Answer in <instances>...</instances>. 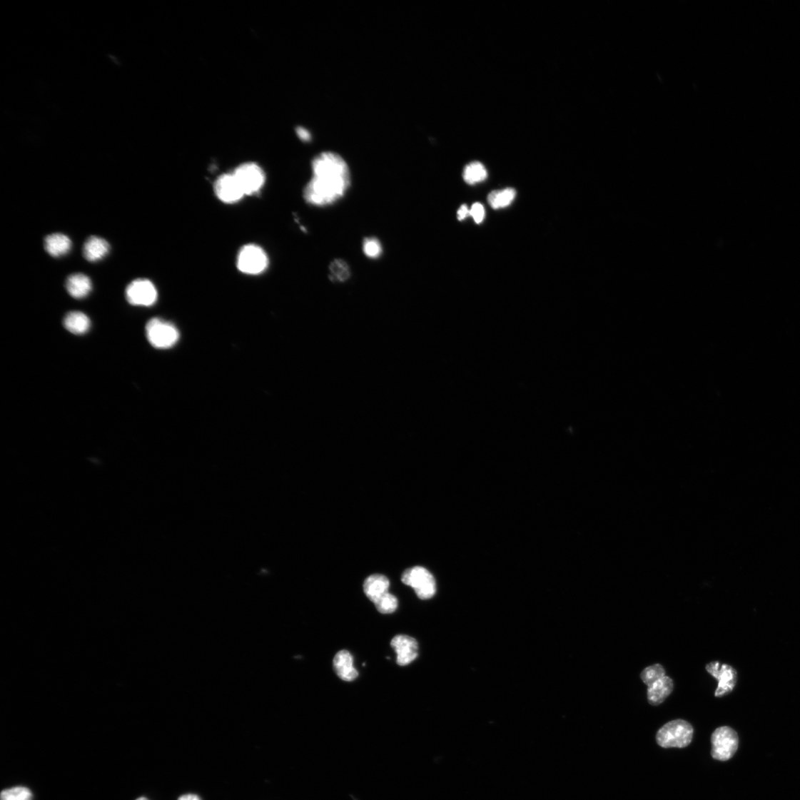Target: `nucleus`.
Here are the masks:
<instances>
[{
	"instance_id": "obj_1",
	"label": "nucleus",
	"mask_w": 800,
	"mask_h": 800,
	"mask_svg": "<svg viewBox=\"0 0 800 800\" xmlns=\"http://www.w3.org/2000/svg\"><path fill=\"white\" fill-rule=\"evenodd\" d=\"M312 178L303 191L310 205L325 207L338 202L350 186V172L341 156L333 151L320 153L312 161Z\"/></svg>"
},
{
	"instance_id": "obj_2",
	"label": "nucleus",
	"mask_w": 800,
	"mask_h": 800,
	"mask_svg": "<svg viewBox=\"0 0 800 800\" xmlns=\"http://www.w3.org/2000/svg\"><path fill=\"white\" fill-rule=\"evenodd\" d=\"M694 729L688 721L676 719L663 726L657 734V744L665 749L686 748L693 739Z\"/></svg>"
},
{
	"instance_id": "obj_3",
	"label": "nucleus",
	"mask_w": 800,
	"mask_h": 800,
	"mask_svg": "<svg viewBox=\"0 0 800 800\" xmlns=\"http://www.w3.org/2000/svg\"><path fill=\"white\" fill-rule=\"evenodd\" d=\"M148 340L156 348L173 347L180 338L179 330L171 323L160 318L149 320L146 327Z\"/></svg>"
},
{
	"instance_id": "obj_4",
	"label": "nucleus",
	"mask_w": 800,
	"mask_h": 800,
	"mask_svg": "<svg viewBox=\"0 0 800 800\" xmlns=\"http://www.w3.org/2000/svg\"><path fill=\"white\" fill-rule=\"evenodd\" d=\"M402 582L412 587L421 599H431L437 592L434 576L423 567H416L407 569L402 576Z\"/></svg>"
},
{
	"instance_id": "obj_5",
	"label": "nucleus",
	"mask_w": 800,
	"mask_h": 800,
	"mask_svg": "<svg viewBox=\"0 0 800 800\" xmlns=\"http://www.w3.org/2000/svg\"><path fill=\"white\" fill-rule=\"evenodd\" d=\"M712 755L714 759L727 761L737 751L739 738L736 732L730 727L717 729L712 735Z\"/></svg>"
},
{
	"instance_id": "obj_6",
	"label": "nucleus",
	"mask_w": 800,
	"mask_h": 800,
	"mask_svg": "<svg viewBox=\"0 0 800 800\" xmlns=\"http://www.w3.org/2000/svg\"><path fill=\"white\" fill-rule=\"evenodd\" d=\"M268 264L266 253L258 245H245L238 253V268L244 274L260 275L265 270Z\"/></svg>"
},
{
	"instance_id": "obj_7",
	"label": "nucleus",
	"mask_w": 800,
	"mask_h": 800,
	"mask_svg": "<svg viewBox=\"0 0 800 800\" xmlns=\"http://www.w3.org/2000/svg\"><path fill=\"white\" fill-rule=\"evenodd\" d=\"M245 195L259 192L265 182V175L262 168L255 163H245L233 172Z\"/></svg>"
},
{
	"instance_id": "obj_8",
	"label": "nucleus",
	"mask_w": 800,
	"mask_h": 800,
	"mask_svg": "<svg viewBox=\"0 0 800 800\" xmlns=\"http://www.w3.org/2000/svg\"><path fill=\"white\" fill-rule=\"evenodd\" d=\"M128 302L136 306H151L157 302V288L148 280L138 279L131 282L126 290Z\"/></svg>"
},
{
	"instance_id": "obj_9",
	"label": "nucleus",
	"mask_w": 800,
	"mask_h": 800,
	"mask_svg": "<svg viewBox=\"0 0 800 800\" xmlns=\"http://www.w3.org/2000/svg\"><path fill=\"white\" fill-rule=\"evenodd\" d=\"M707 671L719 682L715 697H721L733 691L736 686V672L731 666L712 662L707 666Z\"/></svg>"
},
{
	"instance_id": "obj_10",
	"label": "nucleus",
	"mask_w": 800,
	"mask_h": 800,
	"mask_svg": "<svg viewBox=\"0 0 800 800\" xmlns=\"http://www.w3.org/2000/svg\"><path fill=\"white\" fill-rule=\"evenodd\" d=\"M213 188L219 200L226 203H237L245 196L240 185L233 173L221 176L214 183Z\"/></svg>"
},
{
	"instance_id": "obj_11",
	"label": "nucleus",
	"mask_w": 800,
	"mask_h": 800,
	"mask_svg": "<svg viewBox=\"0 0 800 800\" xmlns=\"http://www.w3.org/2000/svg\"><path fill=\"white\" fill-rule=\"evenodd\" d=\"M391 646L398 655L397 662L400 667L409 665L418 656V643L413 637L398 635L393 639Z\"/></svg>"
},
{
	"instance_id": "obj_12",
	"label": "nucleus",
	"mask_w": 800,
	"mask_h": 800,
	"mask_svg": "<svg viewBox=\"0 0 800 800\" xmlns=\"http://www.w3.org/2000/svg\"><path fill=\"white\" fill-rule=\"evenodd\" d=\"M333 667L337 675L344 681H354L359 676L358 672L354 667V658L346 650H342L335 655Z\"/></svg>"
},
{
	"instance_id": "obj_13",
	"label": "nucleus",
	"mask_w": 800,
	"mask_h": 800,
	"mask_svg": "<svg viewBox=\"0 0 800 800\" xmlns=\"http://www.w3.org/2000/svg\"><path fill=\"white\" fill-rule=\"evenodd\" d=\"M674 682L667 676L662 677L648 687V700L651 705L659 706L672 694Z\"/></svg>"
},
{
	"instance_id": "obj_14",
	"label": "nucleus",
	"mask_w": 800,
	"mask_h": 800,
	"mask_svg": "<svg viewBox=\"0 0 800 800\" xmlns=\"http://www.w3.org/2000/svg\"><path fill=\"white\" fill-rule=\"evenodd\" d=\"M390 582L382 574H374L368 577L363 584V590L366 597L373 602L378 601L381 597L388 592Z\"/></svg>"
},
{
	"instance_id": "obj_15",
	"label": "nucleus",
	"mask_w": 800,
	"mask_h": 800,
	"mask_svg": "<svg viewBox=\"0 0 800 800\" xmlns=\"http://www.w3.org/2000/svg\"><path fill=\"white\" fill-rule=\"evenodd\" d=\"M110 250L108 243L99 237H91L84 244L83 255L90 262H97L103 260Z\"/></svg>"
},
{
	"instance_id": "obj_16",
	"label": "nucleus",
	"mask_w": 800,
	"mask_h": 800,
	"mask_svg": "<svg viewBox=\"0 0 800 800\" xmlns=\"http://www.w3.org/2000/svg\"><path fill=\"white\" fill-rule=\"evenodd\" d=\"M69 295L76 299L87 297L91 290L92 283L88 277L83 274H74L69 276L66 283Z\"/></svg>"
},
{
	"instance_id": "obj_17",
	"label": "nucleus",
	"mask_w": 800,
	"mask_h": 800,
	"mask_svg": "<svg viewBox=\"0 0 800 800\" xmlns=\"http://www.w3.org/2000/svg\"><path fill=\"white\" fill-rule=\"evenodd\" d=\"M45 248L51 257H61L70 251L71 241L63 233H53L46 238Z\"/></svg>"
},
{
	"instance_id": "obj_18",
	"label": "nucleus",
	"mask_w": 800,
	"mask_h": 800,
	"mask_svg": "<svg viewBox=\"0 0 800 800\" xmlns=\"http://www.w3.org/2000/svg\"><path fill=\"white\" fill-rule=\"evenodd\" d=\"M64 324L71 333L77 335L86 333L91 325L89 318L80 311L70 312L66 316Z\"/></svg>"
},
{
	"instance_id": "obj_19",
	"label": "nucleus",
	"mask_w": 800,
	"mask_h": 800,
	"mask_svg": "<svg viewBox=\"0 0 800 800\" xmlns=\"http://www.w3.org/2000/svg\"><path fill=\"white\" fill-rule=\"evenodd\" d=\"M516 193L514 188L494 191L487 196V202L495 209L503 208L514 201Z\"/></svg>"
},
{
	"instance_id": "obj_20",
	"label": "nucleus",
	"mask_w": 800,
	"mask_h": 800,
	"mask_svg": "<svg viewBox=\"0 0 800 800\" xmlns=\"http://www.w3.org/2000/svg\"><path fill=\"white\" fill-rule=\"evenodd\" d=\"M487 175L485 166L479 162H474L465 168L463 179L467 184L475 185L484 181L487 178Z\"/></svg>"
},
{
	"instance_id": "obj_21",
	"label": "nucleus",
	"mask_w": 800,
	"mask_h": 800,
	"mask_svg": "<svg viewBox=\"0 0 800 800\" xmlns=\"http://www.w3.org/2000/svg\"><path fill=\"white\" fill-rule=\"evenodd\" d=\"M350 269L348 263L343 260H335L329 266V278L331 281L343 283L349 279Z\"/></svg>"
},
{
	"instance_id": "obj_22",
	"label": "nucleus",
	"mask_w": 800,
	"mask_h": 800,
	"mask_svg": "<svg viewBox=\"0 0 800 800\" xmlns=\"http://www.w3.org/2000/svg\"><path fill=\"white\" fill-rule=\"evenodd\" d=\"M378 611L383 614L394 613L398 607V598L389 592L381 597L375 603Z\"/></svg>"
},
{
	"instance_id": "obj_23",
	"label": "nucleus",
	"mask_w": 800,
	"mask_h": 800,
	"mask_svg": "<svg viewBox=\"0 0 800 800\" xmlns=\"http://www.w3.org/2000/svg\"><path fill=\"white\" fill-rule=\"evenodd\" d=\"M666 676V671L659 664H655L647 667L644 669L640 674V677L644 684L649 687L654 684L658 679Z\"/></svg>"
},
{
	"instance_id": "obj_24",
	"label": "nucleus",
	"mask_w": 800,
	"mask_h": 800,
	"mask_svg": "<svg viewBox=\"0 0 800 800\" xmlns=\"http://www.w3.org/2000/svg\"><path fill=\"white\" fill-rule=\"evenodd\" d=\"M0 798L1 800H32L33 795L28 788L16 786L4 790Z\"/></svg>"
},
{
	"instance_id": "obj_25",
	"label": "nucleus",
	"mask_w": 800,
	"mask_h": 800,
	"mask_svg": "<svg viewBox=\"0 0 800 800\" xmlns=\"http://www.w3.org/2000/svg\"><path fill=\"white\" fill-rule=\"evenodd\" d=\"M365 255L370 259H378L383 253V246L376 238H365L363 243Z\"/></svg>"
},
{
	"instance_id": "obj_26",
	"label": "nucleus",
	"mask_w": 800,
	"mask_h": 800,
	"mask_svg": "<svg viewBox=\"0 0 800 800\" xmlns=\"http://www.w3.org/2000/svg\"><path fill=\"white\" fill-rule=\"evenodd\" d=\"M470 216H472L476 223H481L485 218V209L482 204L479 203H475L470 209Z\"/></svg>"
},
{
	"instance_id": "obj_27",
	"label": "nucleus",
	"mask_w": 800,
	"mask_h": 800,
	"mask_svg": "<svg viewBox=\"0 0 800 800\" xmlns=\"http://www.w3.org/2000/svg\"><path fill=\"white\" fill-rule=\"evenodd\" d=\"M468 216H470V210L466 205H462L457 212L458 220L462 221Z\"/></svg>"
},
{
	"instance_id": "obj_28",
	"label": "nucleus",
	"mask_w": 800,
	"mask_h": 800,
	"mask_svg": "<svg viewBox=\"0 0 800 800\" xmlns=\"http://www.w3.org/2000/svg\"><path fill=\"white\" fill-rule=\"evenodd\" d=\"M297 133H298V135L299 138L303 141H306L307 142V141H309L311 138V135H310V132L308 131L307 129H305L303 127L298 128V130H297Z\"/></svg>"
},
{
	"instance_id": "obj_29",
	"label": "nucleus",
	"mask_w": 800,
	"mask_h": 800,
	"mask_svg": "<svg viewBox=\"0 0 800 800\" xmlns=\"http://www.w3.org/2000/svg\"><path fill=\"white\" fill-rule=\"evenodd\" d=\"M178 800H202L199 796L193 794H187L179 797Z\"/></svg>"
},
{
	"instance_id": "obj_30",
	"label": "nucleus",
	"mask_w": 800,
	"mask_h": 800,
	"mask_svg": "<svg viewBox=\"0 0 800 800\" xmlns=\"http://www.w3.org/2000/svg\"><path fill=\"white\" fill-rule=\"evenodd\" d=\"M136 800H148V799L146 797H140V798H138V799H136Z\"/></svg>"
}]
</instances>
